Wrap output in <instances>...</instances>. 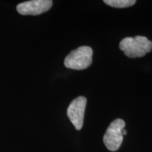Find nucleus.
<instances>
[{"mask_svg": "<svg viewBox=\"0 0 152 152\" xmlns=\"http://www.w3.org/2000/svg\"><path fill=\"white\" fill-rule=\"evenodd\" d=\"M119 47L127 56L139 58L151 52L152 42L144 36L125 37L120 42Z\"/></svg>", "mask_w": 152, "mask_h": 152, "instance_id": "1", "label": "nucleus"}, {"mask_svg": "<svg viewBox=\"0 0 152 152\" xmlns=\"http://www.w3.org/2000/svg\"><path fill=\"white\" fill-rule=\"evenodd\" d=\"M92 55L93 50L90 47H80L66 57L64 65L66 68L77 71L86 69L92 64Z\"/></svg>", "mask_w": 152, "mask_h": 152, "instance_id": "2", "label": "nucleus"}, {"mask_svg": "<svg viewBox=\"0 0 152 152\" xmlns=\"http://www.w3.org/2000/svg\"><path fill=\"white\" fill-rule=\"evenodd\" d=\"M125 127V121L121 118L114 120L108 127L103 140L109 151H115L121 147L123 140L122 130Z\"/></svg>", "mask_w": 152, "mask_h": 152, "instance_id": "3", "label": "nucleus"}, {"mask_svg": "<svg viewBox=\"0 0 152 152\" xmlns=\"http://www.w3.org/2000/svg\"><path fill=\"white\" fill-rule=\"evenodd\" d=\"M86 104L87 99L81 96L75 99L68 108V118L77 130H80L83 126Z\"/></svg>", "mask_w": 152, "mask_h": 152, "instance_id": "4", "label": "nucleus"}, {"mask_svg": "<svg viewBox=\"0 0 152 152\" xmlns=\"http://www.w3.org/2000/svg\"><path fill=\"white\" fill-rule=\"evenodd\" d=\"M52 4L53 1L51 0H32L19 4L16 9L21 15L36 16L49 11Z\"/></svg>", "mask_w": 152, "mask_h": 152, "instance_id": "5", "label": "nucleus"}, {"mask_svg": "<svg viewBox=\"0 0 152 152\" xmlns=\"http://www.w3.org/2000/svg\"><path fill=\"white\" fill-rule=\"evenodd\" d=\"M104 3L115 8H126L134 5L135 0H104Z\"/></svg>", "mask_w": 152, "mask_h": 152, "instance_id": "6", "label": "nucleus"}, {"mask_svg": "<svg viewBox=\"0 0 152 152\" xmlns=\"http://www.w3.org/2000/svg\"><path fill=\"white\" fill-rule=\"evenodd\" d=\"M122 134H123V135L124 136V135H126L127 134V130H125V128L123 129V130H122Z\"/></svg>", "mask_w": 152, "mask_h": 152, "instance_id": "7", "label": "nucleus"}]
</instances>
